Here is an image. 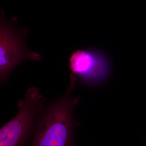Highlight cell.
<instances>
[{"label":"cell","instance_id":"7a4b0ae2","mask_svg":"<svg viewBox=\"0 0 146 146\" xmlns=\"http://www.w3.org/2000/svg\"><path fill=\"white\" fill-rule=\"evenodd\" d=\"M44 97L38 88H29L18 101L16 116L0 129V146H25L44 109Z\"/></svg>","mask_w":146,"mask_h":146},{"label":"cell","instance_id":"277c9868","mask_svg":"<svg viewBox=\"0 0 146 146\" xmlns=\"http://www.w3.org/2000/svg\"><path fill=\"white\" fill-rule=\"evenodd\" d=\"M69 63L70 82L74 84L78 79L89 86L98 85L105 81L110 74L109 58L96 49L89 48L73 52Z\"/></svg>","mask_w":146,"mask_h":146},{"label":"cell","instance_id":"6da1fadb","mask_svg":"<svg viewBox=\"0 0 146 146\" xmlns=\"http://www.w3.org/2000/svg\"><path fill=\"white\" fill-rule=\"evenodd\" d=\"M75 86L70 84L65 94L39 115L32 146H74V133L78 123L74 110L79 97L71 95Z\"/></svg>","mask_w":146,"mask_h":146},{"label":"cell","instance_id":"3957f363","mask_svg":"<svg viewBox=\"0 0 146 146\" xmlns=\"http://www.w3.org/2000/svg\"><path fill=\"white\" fill-rule=\"evenodd\" d=\"M28 29L15 28L1 10L0 20V81L5 83L11 72L25 60L40 61L42 57L38 53L30 50L26 44Z\"/></svg>","mask_w":146,"mask_h":146}]
</instances>
